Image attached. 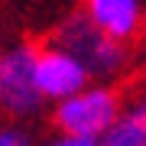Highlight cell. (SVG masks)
I'll return each mask as SVG.
<instances>
[{"label": "cell", "instance_id": "cell-5", "mask_svg": "<svg viewBox=\"0 0 146 146\" xmlns=\"http://www.w3.org/2000/svg\"><path fill=\"white\" fill-rule=\"evenodd\" d=\"M78 10L98 29L127 46L146 33V3L143 0H78Z\"/></svg>", "mask_w": 146, "mask_h": 146}, {"label": "cell", "instance_id": "cell-6", "mask_svg": "<svg viewBox=\"0 0 146 146\" xmlns=\"http://www.w3.org/2000/svg\"><path fill=\"white\" fill-rule=\"evenodd\" d=\"M94 146H146V78L123 94V110L117 123Z\"/></svg>", "mask_w": 146, "mask_h": 146}, {"label": "cell", "instance_id": "cell-3", "mask_svg": "<svg viewBox=\"0 0 146 146\" xmlns=\"http://www.w3.org/2000/svg\"><path fill=\"white\" fill-rule=\"evenodd\" d=\"M36 42H10L0 49V117L26 123L42 114L46 98L36 81Z\"/></svg>", "mask_w": 146, "mask_h": 146}, {"label": "cell", "instance_id": "cell-2", "mask_svg": "<svg viewBox=\"0 0 146 146\" xmlns=\"http://www.w3.org/2000/svg\"><path fill=\"white\" fill-rule=\"evenodd\" d=\"M120 110H123V91L114 81H91L78 94L52 104V130L98 143L117 123Z\"/></svg>", "mask_w": 146, "mask_h": 146}, {"label": "cell", "instance_id": "cell-8", "mask_svg": "<svg viewBox=\"0 0 146 146\" xmlns=\"http://www.w3.org/2000/svg\"><path fill=\"white\" fill-rule=\"evenodd\" d=\"M33 146H94V140H81V136H65V133H52L49 140H39Z\"/></svg>", "mask_w": 146, "mask_h": 146}, {"label": "cell", "instance_id": "cell-4", "mask_svg": "<svg viewBox=\"0 0 146 146\" xmlns=\"http://www.w3.org/2000/svg\"><path fill=\"white\" fill-rule=\"evenodd\" d=\"M36 81H39V91L46 98V104H58V101L78 94L81 88H88L94 78H91L88 68L81 65L78 55H72L68 49H62L58 42L49 39L46 46H39Z\"/></svg>", "mask_w": 146, "mask_h": 146}, {"label": "cell", "instance_id": "cell-7", "mask_svg": "<svg viewBox=\"0 0 146 146\" xmlns=\"http://www.w3.org/2000/svg\"><path fill=\"white\" fill-rule=\"evenodd\" d=\"M33 143H36V136L26 123L0 117V146H33Z\"/></svg>", "mask_w": 146, "mask_h": 146}, {"label": "cell", "instance_id": "cell-1", "mask_svg": "<svg viewBox=\"0 0 146 146\" xmlns=\"http://www.w3.org/2000/svg\"><path fill=\"white\" fill-rule=\"evenodd\" d=\"M52 42L68 49L72 55L81 58V65L91 72L94 81H117L130 72L133 62V46L107 36L104 29H98L81 10L65 13L52 29Z\"/></svg>", "mask_w": 146, "mask_h": 146}]
</instances>
